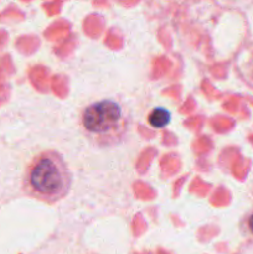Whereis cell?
<instances>
[{
    "label": "cell",
    "mask_w": 253,
    "mask_h": 254,
    "mask_svg": "<svg viewBox=\"0 0 253 254\" xmlns=\"http://www.w3.org/2000/svg\"><path fill=\"white\" fill-rule=\"evenodd\" d=\"M72 173L63 156L56 150L37 154L25 173L27 193L45 203H56L68 195L72 186Z\"/></svg>",
    "instance_id": "cell-1"
},
{
    "label": "cell",
    "mask_w": 253,
    "mask_h": 254,
    "mask_svg": "<svg viewBox=\"0 0 253 254\" xmlns=\"http://www.w3.org/2000/svg\"><path fill=\"white\" fill-rule=\"evenodd\" d=\"M79 122L84 135L99 148L121 144L128 130V119L123 108L112 99H102L87 106Z\"/></svg>",
    "instance_id": "cell-2"
},
{
    "label": "cell",
    "mask_w": 253,
    "mask_h": 254,
    "mask_svg": "<svg viewBox=\"0 0 253 254\" xmlns=\"http://www.w3.org/2000/svg\"><path fill=\"white\" fill-rule=\"evenodd\" d=\"M170 112L166 108L163 107H158V108H154L153 111L149 113L148 116V122L153 128L156 129H163L170 123Z\"/></svg>",
    "instance_id": "cell-3"
},
{
    "label": "cell",
    "mask_w": 253,
    "mask_h": 254,
    "mask_svg": "<svg viewBox=\"0 0 253 254\" xmlns=\"http://www.w3.org/2000/svg\"><path fill=\"white\" fill-rule=\"evenodd\" d=\"M240 71L248 86L253 88V46L252 49L248 50L247 55H246L245 60L240 67Z\"/></svg>",
    "instance_id": "cell-4"
},
{
    "label": "cell",
    "mask_w": 253,
    "mask_h": 254,
    "mask_svg": "<svg viewBox=\"0 0 253 254\" xmlns=\"http://www.w3.org/2000/svg\"><path fill=\"white\" fill-rule=\"evenodd\" d=\"M246 226H247L248 232L253 236V211L246 218Z\"/></svg>",
    "instance_id": "cell-5"
}]
</instances>
